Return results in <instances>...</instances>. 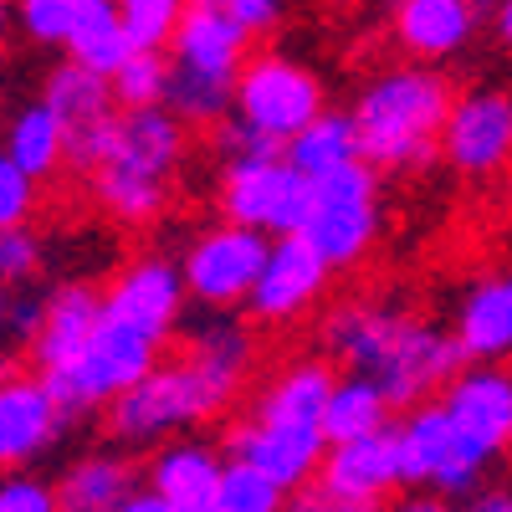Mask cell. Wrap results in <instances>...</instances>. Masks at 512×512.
Listing matches in <instances>:
<instances>
[{"instance_id": "6da1fadb", "label": "cell", "mask_w": 512, "mask_h": 512, "mask_svg": "<svg viewBox=\"0 0 512 512\" xmlns=\"http://www.w3.org/2000/svg\"><path fill=\"white\" fill-rule=\"evenodd\" d=\"M323 344L338 364L374 374L390 405H420L446 390L466 359L456 333H441L425 318L390 303H344L323 318Z\"/></svg>"}, {"instance_id": "7a4b0ae2", "label": "cell", "mask_w": 512, "mask_h": 512, "mask_svg": "<svg viewBox=\"0 0 512 512\" xmlns=\"http://www.w3.org/2000/svg\"><path fill=\"white\" fill-rule=\"evenodd\" d=\"M451 82L436 72V62H405L364 82V93L354 103V123H359V149L364 159L379 169H425L441 154V123L451 113Z\"/></svg>"}, {"instance_id": "3957f363", "label": "cell", "mask_w": 512, "mask_h": 512, "mask_svg": "<svg viewBox=\"0 0 512 512\" xmlns=\"http://www.w3.org/2000/svg\"><path fill=\"white\" fill-rule=\"evenodd\" d=\"M154 364H159V338L139 333L134 323H123L103 308L98 328L88 333V344H82L67 364L47 369L41 379H47V390L67 410V420H77V415L108 410L128 384L139 374H149Z\"/></svg>"}, {"instance_id": "277c9868", "label": "cell", "mask_w": 512, "mask_h": 512, "mask_svg": "<svg viewBox=\"0 0 512 512\" xmlns=\"http://www.w3.org/2000/svg\"><path fill=\"white\" fill-rule=\"evenodd\" d=\"M400 431V472L405 487H431L436 502H472L487 482L492 456H482L472 441L456 431L446 405H410V415L395 425Z\"/></svg>"}, {"instance_id": "5b68a950", "label": "cell", "mask_w": 512, "mask_h": 512, "mask_svg": "<svg viewBox=\"0 0 512 512\" xmlns=\"http://www.w3.org/2000/svg\"><path fill=\"white\" fill-rule=\"evenodd\" d=\"M405 487L400 472V431L384 425L374 436L354 441H333L318 461L313 492L303 487L292 502L297 507H318V512H374Z\"/></svg>"}, {"instance_id": "8992f818", "label": "cell", "mask_w": 512, "mask_h": 512, "mask_svg": "<svg viewBox=\"0 0 512 512\" xmlns=\"http://www.w3.org/2000/svg\"><path fill=\"white\" fill-rule=\"evenodd\" d=\"M210 415H216V405H210L205 384L195 379V369L185 359L180 364H154L149 374H139L108 405V436L134 451V446H154V441L180 436Z\"/></svg>"}, {"instance_id": "52a82bcc", "label": "cell", "mask_w": 512, "mask_h": 512, "mask_svg": "<svg viewBox=\"0 0 512 512\" xmlns=\"http://www.w3.org/2000/svg\"><path fill=\"white\" fill-rule=\"evenodd\" d=\"M384 216H379V169L369 159H354L333 175L313 180V205L303 236L328 256L333 267H354L369 256V246L379 241Z\"/></svg>"}, {"instance_id": "ba28073f", "label": "cell", "mask_w": 512, "mask_h": 512, "mask_svg": "<svg viewBox=\"0 0 512 512\" xmlns=\"http://www.w3.org/2000/svg\"><path fill=\"white\" fill-rule=\"evenodd\" d=\"M313 205V180L292 169L287 154L272 159H236L221 175V216L236 226H256L267 236L303 231Z\"/></svg>"}, {"instance_id": "9c48e42d", "label": "cell", "mask_w": 512, "mask_h": 512, "mask_svg": "<svg viewBox=\"0 0 512 512\" xmlns=\"http://www.w3.org/2000/svg\"><path fill=\"white\" fill-rule=\"evenodd\" d=\"M231 113H241L246 123L267 128L272 139H292L297 128H303L308 118L323 113V82L313 67L292 62V57H251L241 72H236V103Z\"/></svg>"}, {"instance_id": "30bf717a", "label": "cell", "mask_w": 512, "mask_h": 512, "mask_svg": "<svg viewBox=\"0 0 512 512\" xmlns=\"http://www.w3.org/2000/svg\"><path fill=\"white\" fill-rule=\"evenodd\" d=\"M267 246H272L267 231L236 226V221L195 236L190 251H185V262H180L190 297L205 303V308H241L251 297L256 272H262V262H267Z\"/></svg>"}, {"instance_id": "8fae6325", "label": "cell", "mask_w": 512, "mask_h": 512, "mask_svg": "<svg viewBox=\"0 0 512 512\" xmlns=\"http://www.w3.org/2000/svg\"><path fill=\"white\" fill-rule=\"evenodd\" d=\"M441 159L466 180H492L512 164V93H461L441 123Z\"/></svg>"}, {"instance_id": "7c38bea8", "label": "cell", "mask_w": 512, "mask_h": 512, "mask_svg": "<svg viewBox=\"0 0 512 512\" xmlns=\"http://www.w3.org/2000/svg\"><path fill=\"white\" fill-rule=\"evenodd\" d=\"M328 277H333V262L303 231L272 236L267 262H262V272H256V282H251L246 308H251V318H262V323H292L323 297Z\"/></svg>"}, {"instance_id": "4fadbf2b", "label": "cell", "mask_w": 512, "mask_h": 512, "mask_svg": "<svg viewBox=\"0 0 512 512\" xmlns=\"http://www.w3.org/2000/svg\"><path fill=\"white\" fill-rule=\"evenodd\" d=\"M441 405L456 420V431L482 456L497 461L512 451V369H502V364L456 369L451 384L441 390Z\"/></svg>"}, {"instance_id": "5bb4252c", "label": "cell", "mask_w": 512, "mask_h": 512, "mask_svg": "<svg viewBox=\"0 0 512 512\" xmlns=\"http://www.w3.org/2000/svg\"><path fill=\"white\" fill-rule=\"evenodd\" d=\"M231 456L251 461L256 472H267L287 497H297L303 487H313L318 477V461L328 451L323 425H287V420H246L231 431Z\"/></svg>"}, {"instance_id": "9a60e30c", "label": "cell", "mask_w": 512, "mask_h": 512, "mask_svg": "<svg viewBox=\"0 0 512 512\" xmlns=\"http://www.w3.org/2000/svg\"><path fill=\"white\" fill-rule=\"evenodd\" d=\"M62 431H67V410L47 390V379L21 369L0 379V472L47 456L62 441Z\"/></svg>"}, {"instance_id": "2e32d148", "label": "cell", "mask_w": 512, "mask_h": 512, "mask_svg": "<svg viewBox=\"0 0 512 512\" xmlns=\"http://www.w3.org/2000/svg\"><path fill=\"white\" fill-rule=\"evenodd\" d=\"M185 297H190V287H185V272L175 262H164V256H139V262H128L113 277L103 308L164 344V338L175 333L180 313H185Z\"/></svg>"}, {"instance_id": "e0dca14e", "label": "cell", "mask_w": 512, "mask_h": 512, "mask_svg": "<svg viewBox=\"0 0 512 512\" xmlns=\"http://www.w3.org/2000/svg\"><path fill=\"white\" fill-rule=\"evenodd\" d=\"M221 472H226V461H221V451L210 446V441L169 436L149 456L144 482L164 497V512H216Z\"/></svg>"}, {"instance_id": "ac0fdd59", "label": "cell", "mask_w": 512, "mask_h": 512, "mask_svg": "<svg viewBox=\"0 0 512 512\" xmlns=\"http://www.w3.org/2000/svg\"><path fill=\"white\" fill-rule=\"evenodd\" d=\"M482 0H400L395 6V47L415 62H446L472 47Z\"/></svg>"}, {"instance_id": "d6986e66", "label": "cell", "mask_w": 512, "mask_h": 512, "mask_svg": "<svg viewBox=\"0 0 512 512\" xmlns=\"http://www.w3.org/2000/svg\"><path fill=\"white\" fill-rule=\"evenodd\" d=\"M108 159L128 164V169H144V175H154V180H175V169L185 164V118L169 103L118 108V139H113Z\"/></svg>"}, {"instance_id": "ffe728a7", "label": "cell", "mask_w": 512, "mask_h": 512, "mask_svg": "<svg viewBox=\"0 0 512 512\" xmlns=\"http://www.w3.org/2000/svg\"><path fill=\"white\" fill-rule=\"evenodd\" d=\"M251 359H256V344H251V333L231 318H210L195 338H190V354L185 364L195 369V379L205 384V395L210 405H216V415L241 395V384L251 374Z\"/></svg>"}, {"instance_id": "44dd1931", "label": "cell", "mask_w": 512, "mask_h": 512, "mask_svg": "<svg viewBox=\"0 0 512 512\" xmlns=\"http://www.w3.org/2000/svg\"><path fill=\"white\" fill-rule=\"evenodd\" d=\"M456 344L472 364L512 359V272L482 277L456 308Z\"/></svg>"}, {"instance_id": "7402d4cb", "label": "cell", "mask_w": 512, "mask_h": 512, "mask_svg": "<svg viewBox=\"0 0 512 512\" xmlns=\"http://www.w3.org/2000/svg\"><path fill=\"white\" fill-rule=\"evenodd\" d=\"M246 41H251V31L241 21H231L216 6H205V0H190V11H185L175 41H169V52H175L180 67L236 77L246 67Z\"/></svg>"}, {"instance_id": "603a6c76", "label": "cell", "mask_w": 512, "mask_h": 512, "mask_svg": "<svg viewBox=\"0 0 512 512\" xmlns=\"http://www.w3.org/2000/svg\"><path fill=\"white\" fill-rule=\"evenodd\" d=\"M103 318V297L93 287H82V282H67L47 297V318H41L36 338H31V359L36 369L47 374L57 364H67L82 344H88V333L98 328Z\"/></svg>"}, {"instance_id": "cb8c5ba5", "label": "cell", "mask_w": 512, "mask_h": 512, "mask_svg": "<svg viewBox=\"0 0 512 512\" xmlns=\"http://www.w3.org/2000/svg\"><path fill=\"white\" fill-rule=\"evenodd\" d=\"M134 487H144V477L134 472V461L118 456V451H88L77 456L62 482H57V497L67 512H123Z\"/></svg>"}, {"instance_id": "d4e9b609", "label": "cell", "mask_w": 512, "mask_h": 512, "mask_svg": "<svg viewBox=\"0 0 512 512\" xmlns=\"http://www.w3.org/2000/svg\"><path fill=\"white\" fill-rule=\"evenodd\" d=\"M333 395V364L323 359H292L262 395L256 420H287V425H323V405Z\"/></svg>"}, {"instance_id": "484cf974", "label": "cell", "mask_w": 512, "mask_h": 512, "mask_svg": "<svg viewBox=\"0 0 512 512\" xmlns=\"http://www.w3.org/2000/svg\"><path fill=\"white\" fill-rule=\"evenodd\" d=\"M282 154H287L292 169H303L308 180H323V175H333V169H344V164L364 159L354 108H349V113H328V108H323L318 118H308V123L287 139Z\"/></svg>"}, {"instance_id": "4316f807", "label": "cell", "mask_w": 512, "mask_h": 512, "mask_svg": "<svg viewBox=\"0 0 512 512\" xmlns=\"http://www.w3.org/2000/svg\"><path fill=\"white\" fill-rule=\"evenodd\" d=\"M6 154L26 169V175H36V180L57 175V169L67 164V123L52 113L47 98H36V103L11 113V123H6Z\"/></svg>"}, {"instance_id": "83f0119b", "label": "cell", "mask_w": 512, "mask_h": 512, "mask_svg": "<svg viewBox=\"0 0 512 512\" xmlns=\"http://www.w3.org/2000/svg\"><path fill=\"white\" fill-rule=\"evenodd\" d=\"M390 395L374 384V374H349V379H333V395L323 405V436L333 441H354V436H374L390 425Z\"/></svg>"}, {"instance_id": "f1b7e54d", "label": "cell", "mask_w": 512, "mask_h": 512, "mask_svg": "<svg viewBox=\"0 0 512 512\" xmlns=\"http://www.w3.org/2000/svg\"><path fill=\"white\" fill-rule=\"evenodd\" d=\"M93 195L118 226H149L169 205V180H154L144 169H128V164L108 159L93 169Z\"/></svg>"}, {"instance_id": "f546056e", "label": "cell", "mask_w": 512, "mask_h": 512, "mask_svg": "<svg viewBox=\"0 0 512 512\" xmlns=\"http://www.w3.org/2000/svg\"><path fill=\"white\" fill-rule=\"evenodd\" d=\"M128 52H134V36H128L118 6H113V0H93L88 16L77 21V31L67 41V57L82 62V67H93V72H103V77H113L128 62Z\"/></svg>"}, {"instance_id": "4dcf8cb0", "label": "cell", "mask_w": 512, "mask_h": 512, "mask_svg": "<svg viewBox=\"0 0 512 512\" xmlns=\"http://www.w3.org/2000/svg\"><path fill=\"white\" fill-rule=\"evenodd\" d=\"M52 103V113L77 128V123H93V118H108L118 103H113V82L93 67H82V62H67L47 77V93H41Z\"/></svg>"}, {"instance_id": "1f68e13d", "label": "cell", "mask_w": 512, "mask_h": 512, "mask_svg": "<svg viewBox=\"0 0 512 512\" xmlns=\"http://www.w3.org/2000/svg\"><path fill=\"white\" fill-rule=\"evenodd\" d=\"M169 108L185 118V128H210L221 123L236 103V77H216V72H195L169 62Z\"/></svg>"}, {"instance_id": "d6a6232c", "label": "cell", "mask_w": 512, "mask_h": 512, "mask_svg": "<svg viewBox=\"0 0 512 512\" xmlns=\"http://www.w3.org/2000/svg\"><path fill=\"white\" fill-rule=\"evenodd\" d=\"M113 82V103L118 108H154L169 98V62L164 47H134L128 62L108 77Z\"/></svg>"}, {"instance_id": "836d02e7", "label": "cell", "mask_w": 512, "mask_h": 512, "mask_svg": "<svg viewBox=\"0 0 512 512\" xmlns=\"http://www.w3.org/2000/svg\"><path fill=\"white\" fill-rule=\"evenodd\" d=\"M282 502H287V492L267 472H256V466L241 461V456L226 461L221 492H216V512H277Z\"/></svg>"}, {"instance_id": "e575fe53", "label": "cell", "mask_w": 512, "mask_h": 512, "mask_svg": "<svg viewBox=\"0 0 512 512\" xmlns=\"http://www.w3.org/2000/svg\"><path fill=\"white\" fill-rule=\"evenodd\" d=\"M88 6L93 0H16V16L36 47H67L77 21L88 16Z\"/></svg>"}, {"instance_id": "d590c367", "label": "cell", "mask_w": 512, "mask_h": 512, "mask_svg": "<svg viewBox=\"0 0 512 512\" xmlns=\"http://www.w3.org/2000/svg\"><path fill=\"white\" fill-rule=\"evenodd\" d=\"M134 47H169L190 11V0H113Z\"/></svg>"}, {"instance_id": "8d00e7d4", "label": "cell", "mask_w": 512, "mask_h": 512, "mask_svg": "<svg viewBox=\"0 0 512 512\" xmlns=\"http://www.w3.org/2000/svg\"><path fill=\"white\" fill-rule=\"evenodd\" d=\"M113 139H118V108H113L108 118H93V123L67 128V169H77V175H93V169L113 154Z\"/></svg>"}, {"instance_id": "74e56055", "label": "cell", "mask_w": 512, "mask_h": 512, "mask_svg": "<svg viewBox=\"0 0 512 512\" xmlns=\"http://www.w3.org/2000/svg\"><path fill=\"white\" fill-rule=\"evenodd\" d=\"M216 149H221L226 164H236V159H272V154H282L287 144L272 139L267 128H256V123H246V118L236 113V118H221V123H216Z\"/></svg>"}, {"instance_id": "f35d334b", "label": "cell", "mask_w": 512, "mask_h": 512, "mask_svg": "<svg viewBox=\"0 0 512 512\" xmlns=\"http://www.w3.org/2000/svg\"><path fill=\"white\" fill-rule=\"evenodd\" d=\"M31 210H36V175H26V169L0 149V231L26 226Z\"/></svg>"}, {"instance_id": "ab89813d", "label": "cell", "mask_w": 512, "mask_h": 512, "mask_svg": "<svg viewBox=\"0 0 512 512\" xmlns=\"http://www.w3.org/2000/svg\"><path fill=\"white\" fill-rule=\"evenodd\" d=\"M52 507H62L57 482L31 477L26 466H11V472L0 477V512H52Z\"/></svg>"}, {"instance_id": "60d3db41", "label": "cell", "mask_w": 512, "mask_h": 512, "mask_svg": "<svg viewBox=\"0 0 512 512\" xmlns=\"http://www.w3.org/2000/svg\"><path fill=\"white\" fill-rule=\"evenodd\" d=\"M36 272H41V241L26 226H6L0 231V282L21 287L36 282Z\"/></svg>"}, {"instance_id": "b9f144b4", "label": "cell", "mask_w": 512, "mask_h": 512, "mask_svg": "<svg viewBox=\"0 0 512 512\" xmlns=\"http://www.w3.org/2000/svg\"><path fill=\"white\" fill-rule=\"evenodd\" d=\"M47 297H52V292H41V287H31V282H21V287L11 292V333L21 338V344H31V338H36L41 318H47Z\"/></svg>"}, {"instance_id": "7bdbcfd3", "label": "cell", "mask_w": 512, "mask_h": 512, "mask_svg": "<svg viewBox=\"0 0 512 512\" xmlns=\"http://www.w3.org/2000/svg\"><path fill=\"white\" fill-rule=\"evenodd\" d=\"M205 6L226 11V16L241 21L251 36H262V31H272V26L282 21V0H205Z\"/></svg>"}, {"instance_id": "ee69618b", "label": "cell", "mask_w": 512, "mask_h": 512, "mask_svg": "<svg viewBox=\"0 0 512 512\" xmlns=\"http://www.w3.org/2000/svg\"><path fill=\"white\" fill-rule=\"evenodd\" d=\"M472 502H477L482 512H512V492H507V487H497V492H477Z\"/></svg>"}, {"instance_id": "f6af8a7d", "label": "cell", "mask_w": 512, "mask_h": 512, "mask_svg": "<svg viewBox=\"0 0 512 512\" xmlns=\"http://www.w3.org/2000/svg\"><path fill=\"white\" fill-rule=\"evenodd\" d=\"M497 36H502V47L512 52V0H497Z\"/></svg>"}, {"instance_id": "bcb514c9", "label": "cell", "mask_w": 512, "mask_h": 512, "mask_svg": "<svg viewBox=\"0 0 512 512\" xmlns=\"http://www.w3.org/2000/svg\"><path fill=\"white\" fill-rule=\"evenodd\" d=\"M6 333H11V287L0 282V344H6Z\"/></svg>"}, {"instance_id": "7dc6e473", "label": "cell", "mask_w": 512, "mask_h": 512, "mask_svg": "<svg viewBox=\"0 0 512 512\" xmlns=\"http://www.w3.org/2000/svg\"><path fill=\"white\" fill-rule=\"evenodd\" d=\"M11 374H16V354L0 349V379H11Z\"/></svg>"}, {"instance_id": "c3c4849f", "label": "cell", "mask_w": 512, "mask_h": 512, "mask_svg": "<svg viewBox=\"0 0 512 512\" xmlns=\"http://www.w3.org/2000/svg\"><path fill=\"white\" fill-rule=\"evenodd\" d=\"M0 26H6V0H0Z\"/></svg>"}, {"instance_id": "681fc988", "label": "cell", "mask_w": 512, "mask_h": 512, "mask_svg": "<svg viewBox=\"0 0 512 512\" xmlns=\"http://www.w3.org/2000/svg\"><path fill=\"white\" fill-rule=\"evenodd\" d=\"M6 6H11V0H6Z\"/></svg>"}]
</instances>
